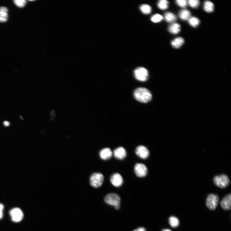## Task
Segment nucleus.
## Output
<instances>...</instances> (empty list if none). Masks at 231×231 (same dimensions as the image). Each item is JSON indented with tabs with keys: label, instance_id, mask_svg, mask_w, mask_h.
<instances>
[{
	"label": "nucleus",
	"instance_id": "f257e3e1",
	"mask_svg": "<svg viewBox=\"0 0 231 231\" xmlns=\"http://www.w3.org/2000/svg\"><path fill=\"white\" fill-rule=\"evenodd\" d=\"M135 98L138 101L142 103H147L150 101L152 98L151 92L144 88L136 89L133 93Z\"/></svg>",
	"mask_w": 231,
	"mask_h": 231
},
{
	"label": "nucleus",
	"instance_id": "f03ea898",
	"mask_svg": "<svg viewBox=\"0 0 231 231\" xmlns=\"http://www.w3.org/2000/svg\"><path fill=\"white\" fill-rule=\"evenodd\" d=\"M104 200L108 204L114 206L115 209H119L120 207V198L117 194L114 193L108 194L105 197Z\"/></svg>",
	"mask_w": 231,
	"mask_h": 231
},
{
	"label": "nucleus",
	"instance_id": "7ed1b4c3",
	"mask_svg": "<svg viewBox=\"0 0 231 231\" xmlns=\"http://www.w3.org/2000/svg\"><path fill=\"white\" fill-rule=\"evenodd\" d=\"M104 179V177L103 174L99 173H94L90 177V185L94 188H99L102 185Z\"/></svg>",
	"mask_w": 231,
	"mask_h": 231
},
{
	"label": "nucleus",
	"instance_id": "20e7f679",
	"mask_svg": "<svg viewBox=\"0 0 231 231\" xmlns=\"http://www.w3.org/2000/svg\"><path fill=\"white\" fill-rule=\"evenodd\" d=\"M213 181L215 185L221 188H226L230 183L228 177L225 174L215 176L213 179Z\"/></svg>",
	"mask_w": 231,
	"mask_h": 231
},
{
	"label": "nucleus",
	"instance_id": "39448f33",
	"mask_svg": "<svg viewBox=\"0 0 231 231\" xmlns=\"http://www.w3.org/2000/svg\"><path fill=\"white\" fill-rule=\"evenodd\" d=\"M219 198L217 194H210L206 199V204L208 208L211 210L216 209L219 202Z\"/></svg>",
	"mask_w": 231,
	"mask_h": 231
},
{
	"label": "nucleus",
	"instance_id": "423d86ee",
	"mask_svg": "<svg viewBox=\"0 0 231 231\" xmlns=\"http://www.w3.org/2000/svg\"><path fill=\"white\" fill-rule=\"evenodd\" d=\"M134 74L135 78L141 81H147L148 77V70L143 67H139L136 69L134 72Z\"/></svg>",
	"mask_w": 231,
	"mask_h": 231
},
{
	"label": "nucleus",
	"instance_id": "0eeeda50",
	"mask_svg": "<svg viewBox=\"0 0 231 231\" xmlns=\"http://www.w3.org/2000/svg\"><path fill=\"white\" fill-rule=\"evenodd\" d=\"M9 213L12 220L15 223H18L21 221L23 217V212L18 208H15L11 209Z\"/></svg>",
	"mask_w": 231,
	"mask_h": 231
},
{
	"label": "nucleus",
	"instance_id": "6e6552de",
	"mask_svg": "<svg viewBox=\"0 0 231 231\" xmlns=\"http://www.w3.org/2000/svg\"><path fill=\"white\" fill-rule=\"evenodd\" d=\"M135 173L138 177H143L146 176L148 169L146 166L141 163H137L134 167Z\"/></svg>",
	"mask_w": 231,
	"mask_h": 231
},
{
	"label": "nucleus",
	"instance_id": "1a4fd4ad",
	"mask_svg": "<svg viewBox=\"0 0 231 231\" xmlns=\"http://www.w3.org/2000/svg\"><path fill=\"white\" fill-rule=\"evenodd\" d=\"M136 153L141 158L146 159L147 158L149 155V151L148 149L143 145H139L136 149Z\"/></svg>",
	"mask_w": 231,
	"mask_h": 231
},
{
	"label": "nucleus",
	"instance_id": "9d476101",
	"mask_svg": "<svg viewBox=\"0 0 231 231\" xmlns=\"http://www.w3.org/2000/svg\"><path fill=\"white\" fill-rule=\"evenodd\" d=\"M110 180L113 185L116 187H118L122 185L123 182L122 177L118 173H115L113 175Z\"/></svg>",
	"mask_w": 231,
	"mask_h": 231
},
{
	"label": "nucleus",
	"instance_id": "9b49d317",
	"mask_svg": "<svg viewBox=\"0 0 231 231\" xmlns=\"http://www.w3.org/2000/svg\"><path fill=\"white\" fill-rule=\"evenodd\" d=\"M114 153L116 158L120 160L124 159L127 154L125 149L122 147H120L115 149Z\"/></svg>",
	"mask_w": 231,
	"mask_h": 231
},
{
	"label": "nucleus",
	"instance_id": "f8f14e48",
	"mask_svg": "<svg viewBox=\"0 0 231 231\" xmlns=\"http://www.w3.org/2000/svg\"><path fill=\"white\" fill-rule=\"evenodd\" d=\"M221 205L222 208L225 210H229L231 206V195L228 194L225 196L222 200Z\"/></svg>",
	"mask_w": 231,
	"mask_h": 231
},
{
	"label": "nucleus",
	"instance_id": "ddd939ff",
	"mask_svg": "<svg viewBox=\"0 0 231 231\" xmlns=\"http://www.w3.org/2000/svg\"><path fill=\"white\" fill-rule=\"evenodd\" d=\"M113 155L112 152L110 149L108 148L103 149L100 152V156L101 158L104 160L110 158Z\"/></svg>",
	"mask_w": 231,
	"mask_h": 231
},
{
	"label": "nucleus",
	"instance_id": "4468645a",
	"mask_svg": "<svg viewBox=\"0 0 231 231\" xmlns=\"http://www.w3.org/2000/svg\"><path fill=\"white\" fill-rule=\"evenodd\" d=\"M181 29V27L179 24L178 23H173L170 25L168 28L169 33L173 34H176L179 33Z\"/></svg>",
	"mask_w": 231,
	"mask_h": 231
},
{
	"label": "nucleus",
	"instance_id": "2eb2a0df",
	"mask_svg": "<svg viewBox=\"0 0 231 231\" xmlns=\"http://www.w3.org/2000/svg\"><path fill=\"white\" fill-rule=\"evenodd\" d=\"M8 18V9L4 7H0V22H6Z\"/></svg>",
	"mask_w": 231,
	"mask_h": 231
},
{
	"label": "nucleus",
	"instance_id": "dca6fc26",
	"mask_svg": "<svg viewBox=\"0 0 231 231\" xmlns=\"http://www.w3.org/2000/svg\"><path fill=\"white\" fill-rule=\"evenodd\" d=\"M179 18L182 20H188L191 17V13L187 9H183L180 11L179 14Z\"/></svg>",
	"mask_w": 231,
	"mask_h": 231
},
{
	"label": "nucleus",
	"instance_id": "f3484780",
	"mask_svg": "<svg viewBox=\"0 0 231 231\" xmlns=\"http://www.w3.org/2000/svg\"><path fill=\"white\" fill-rule=\"evenodd\" d=\"M184 43V39L181 37L176 38L171 42L172 47L175 48H179Z\"/></svg>",
	"mask_w": 231,
	"mask_h": 231
},
{
	"label": "nucleus",
	"instance_id": "a211bd4d",
	"mask_svg": "<svg viewBox=\"0 0 231 231\" xmlns=\"http://www.w3.org/2000/svg\"><path fill=\"white\" fill-rule=\"evenodd\" d=\"M214 4L212 2L209 1H206L204 2L203 5V9L207 13H212L214 10Z\"/></svg>",
	"mask_w": 231,
	"mask_h": 231
},
{
	"label": "nucleus",
	"instance_id": "6ab92c4d",
	"mask_svg": "<svg viewBox=\"0 0 231 231\" xmlns=\"http://www.w3.org/2000/svg\"><path fill=\"white\" fill-rule=\"evenodd\" d=\"M164 18L168 23H173L177 20V17L174 14L170 12H167L164 14Z\"/></svg>",
	"mask_w": 231,
	"mask_h": 231
},
{
	"label": "nucleus",
	"instance_id": "aec40b11",
	"mask_svg": "<svg viewBox=\"0 0 231 231\" xmlns=\"http://www.w3.org/2000/svg\"><path fill=\"white\" fill-rule=\"evenodd\" d=\"M140 9L143 14L148 15L151 13L152 8L150 6L147 4H143L140 7Z\"/></svg>",
	"mask_w": 231,
	"mask_h": 231
},
{
	"label": "nucleus",
	"instance_id": "412c9836",
	"mask_svg": "<svg viewBox=\"0 0 231 231\" xmlns=\"http://www.w3.org/2000/svg\"><path fill=\"white\" fill-rule=\"evenodd\" d=\"M169 224L173 228H176L179 225V221L178 218L172 216L169 218Z\"/></svg>",
	"mask_w": 231,
	"mask_h": 231
},
{
	"label": "nucleus",
	"instance_id": "4be33fe9",
	"mask_svg": "<svg viewBox=\"0 0 231 231\" xmlns=\"http://www.w3.org/2000/svg\"><path fill=\"white\" fill-rule=\"evenodd\" d=\"M188 21L189 25L193 28L197 27L200 23V20L196 17H191Z\"/></svg>",
	"mask_w": 231,
	"mask_h": 231
},
{
	"label": "nucleus",
	"instance_id": "5701e85b",
	"mask_svg": "<svg viewBox=\"0 0 231 231\" xmlns=\"http://www.w3.org/2000/svg\"><path fill=\"white\" fill-rule=\"evenodd\" d=\"M169 2L166 0H161L158 2L157 6L162 10L167 9L168 7Z\"/></svg>",
	"mask_w": 231,
	"mask_h": 231
},
{
	"label": "nucleus",
	"instance_id": "b1692460",
	"mask_svg": "<svg viewBox=\"0 0 231 231\" xmlns=\"http://www.w3.org/2000/svg\"><path fill=\"white\" fill-rule=\"evenodd\" d=\"M163 17L159 14H156L153 15L151 18V20L153 22L156 23L161 22L163 19Z\"/></svg>",
	"mask_w": 231,
	"mask_h": 231
},
{
	"label": "nucleus",
	"instance_id": "393cba45",
	"mask_svg": "<svg viewBox=\"0 0 231 231\" xmlns=\"http://www.w3.org/2000/svg\"><path fill=\"white\" fill-rule=\"evenodd\" d=\"M188 2L189 6L193 8H198L200 4V2L198 0H189Z\"/></svg>",
	"mask_w": 231,
	"mask_h": 231
},
{
	"label": "nucleus",
	"instance_id": "a878e982",
	"mask_svg": "<svg viewBox=\"0 0 231 231\" xmlns=\"http://www.w3.org/2000/svg\"><path fill=\"white\" fill-rule=\"evenodd\" d=\"M14 2L18 7L20 8L25 7L27 3V1L25 0H15Z\"/></svg>",
	"mask_w": 231,
	"mask_h": 231
},
{
	"label": "nucleus",
	"instance_id": "bb28decb",
	"mask_svg": "<svg viewBox=\"0 0 231 231\" xmlns=\"http://www.w3.org/2000/svg\"><path fill=\"white\" fill-rule=\"evenodd\" d=\"M176 3L178 6L182 8L186 7L188 4V1L186 0H177Z\"/></svg>",
	"mask_w": 231,
	"mask_h": 231
},
{
	"label": "nucleus",
	"instance_id": "cd10ccee",
	"mask_svg": "<svg viewBox=\"0 0 231 231\" xmlns=\"http://www.w3.org/2000/svg\"><path fill=\"white\" fill-rule=\"evenodd\" d=\"M4 209V206L2 203H0V220L2 218L3 216V211Z\"/></svg>",
	"mask_w": 231,
	"mask_h": 231
},
{
	"label": "nucleus",
	"instance_id": "c85d7f7f",
	"mask_svg": "<svg viewBox=\"0 0 231 231\" xmlns=\"http://www.w3.org/2000/svg\"><path fill=\"white\" fill-rule=\"evenodd\" d=\"M133 231H146V230L143 227H140Z\"/></svg>",
	"mask_w": 231,
	"mask_h": 231
},
{
	"label": "nucleus",
	"instance_id": "c756f323",
	"mask_svg": "<svg viewBox=\"0 0 231 231\" xmlns=\"http://www.w3.org/2000/svg\"><path fill=\"white\" fill-rule=\"evenodd\" d=\"M4 125L6 127H8L10 125V123L7 121H5L4 122Z\"/></svg>",
	"mask_w": 231,
	"mask_h": 231
},
{
	"label": "nucleus",
	"instance_id": "7c9ffc66",
	"mask_svg": "<svg viewBox=\"0 0 231 231\" xmlns=\"http://www.w3.org/2000/svg\"><path fill=\"white\" fill-rule=\"evenodd\" d=\"M162 231H172L171 230L169 229H164Z\"/></svg>",
	"mask_w": 231,
	"mask_h": 231
}]
</instances>
